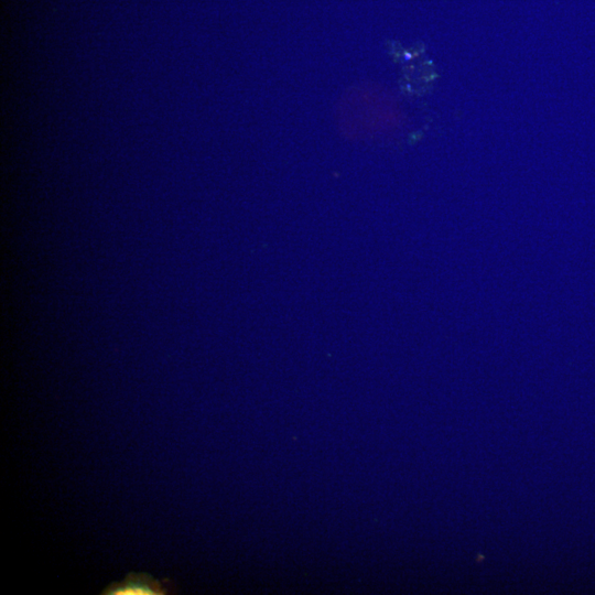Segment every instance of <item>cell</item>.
Masks as SVG:
<instances>
[{
	"instance_id": "1",
	"label": "cell",
	"mask_w": 595,
	"mask_h": 595,
	"mask_svg": "<svg viewBox=\"0 0 595 595\" xmlns=\"http://www.w3.org/2000/svg\"><path fill=\"white\" fill-rule=\"evenodd\" d=\"M173 583L165 578L158 581L144 573H130L121 582L107 586L102 595H166L174 593Z\"/></svg>"
}]
</instances>
